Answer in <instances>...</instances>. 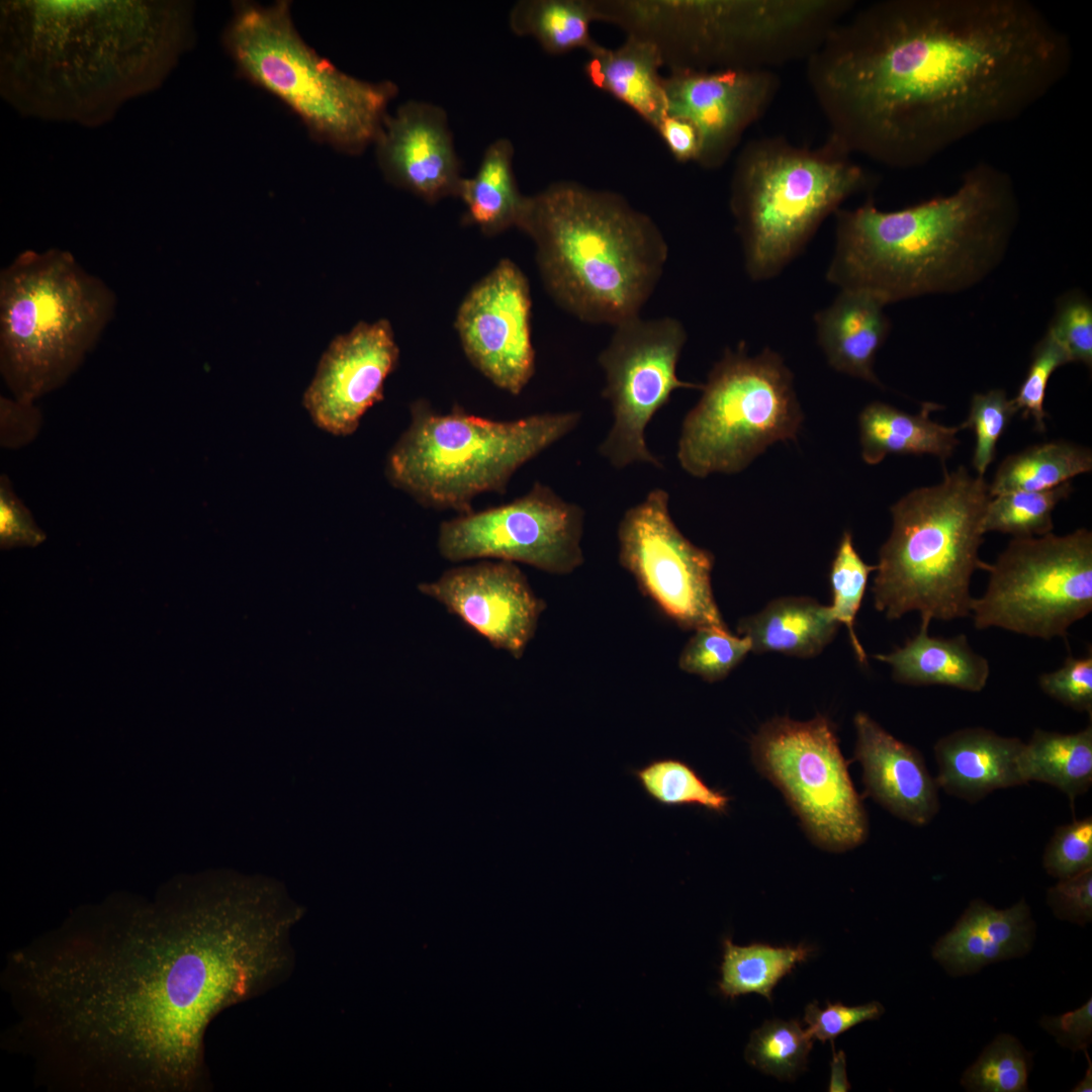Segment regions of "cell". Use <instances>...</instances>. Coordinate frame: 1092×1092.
I'll return each mask as SVG.
<instances>
[{
  "instance_id": "cell-1",
  "label": "cell",
  "mask_w": 1092,
  "mask_h": 1092,
  "mask_svg": "<svg viewBox=\"0 0 1092 1092\" xmlns=\"http://www.w3.org/2000/svg\"><path fill=\"white\" fill-rule=\"evenodd\" d=\"M291 930L241 890L65 923L8 957L2 983L16 1018L4 1039L49 1087L199 1091L207 1026L289 976Z\"/></svg>"
},
{
  "instance_id": "cell-2",
  "label": "cell",
  "mask_w": 1092,
  "mask_h": 1092,
  "mask_svg": "<svg viewBox=\"0 0 1092 1092\" xmlns=\"http://www.w3.org/2000/svg\"><path fill=\"white\" fill-rule=\"evenodd\" d=\"M1072 62L1070 37L1030 1L881 0L830 30L806 77L827 139L911 169L1022 116Z\"/></svg>"
},
{
  "instance_id": "cell-3",
  "label": "cell",
  "mask_w": 1092,
  "mask_h": 1092,
  "mask_svg": "<svg viewBox=\"0 0 1092 1092\" xmlns=\"http://www.w3.org/2000/svg\"><path fill=\"white\" fill-rule=\"evenodd\" d=\"M185 1L12 0L0 9V91L25 115L98 125L161 85L192 43Z\"/></svg>"
},
{
  "instance_id": "cell-4",
  "label": "cell",
  "mask_w": 1092,
  "mask_h": 1092,
  "mask_svg": "<svg viewBox=\"0 0 1092 1092\" xmlns=\"http://www.w3.org/2000/svg\"><path fill=\"white\" fill-rule=\"evenodd\" d=\"M834 215L827 280L887 305L958 293L983 281L1004 259L1020 207L1011 176L982 161L948 195L894 211L879 209L869 197Z\"/></svg>"
},
{
  "instance_id": "cell-5",
  "label": "cell",
  "mask_w": 1092,
  "mask_h": 1092,
  "mask_svg": "<svg viewBox=\"0 0 1092 1092\" xmlns=\"http://www.w3.org/2000/svg\"><path fill=\"white\" fill-rule=\"evenodd\" d=\"M517 228L535 245L550 296L583 322L616 326L639 315L667 259L651 217L619 193L577 182L526 196Z\"/></svg>"
},
{
  "instance_id": "cell-6",
  "label": "cell",
  "mask_w": 1092,
  "mask_h": 1092,
  "mask_svg": "<svg viewBox=\"0 0 1092 1092\" xmlns=\"http://www.w3.org/2000/svg\"><path fill=\"white\" fill-rule=\"evenodd\" d=\"M597 21L648 39L669 71L807 61L852 0H593Z\"/></svg>"
},
{
  "instance_id": "cell-7",
  "label": "cell",
  "mask_w": 1092,
  "mask_h": 1092,
  "mask_svg": "<svg viewBox=\"0 0 1092 1092\" xmlns=\"http://www.w3.org/2000/svg\"><path fill=\"white\" fill-rule=\"evenodd\" d=\"M990 498L984 476L960 466L895 503L872 586L876 609L890 620L916 611L926 624L970 616L972 575L990 568L979 557Z\"/></svg>"
},
{
  "instance_id": "cell-8",
  "label": "cell",
  "mask_w": 1092,
  "mask_h": 1092,
  "mask_svg": "<svg viewBox=\"0 0 1092 1092\" xmlns=\"http://www.w3.org/2000/svg\"><path fill=\"white\" fill-rule=\"evenodd\" d=\"M116 307L114 291L67 250H24L0 272V372L12 397L62 387Z\"/></svg>"
},
{
  "instance_id": "cell-9",
  "label": "cell",
  "mask_w": 1092,
  "mask_h": 1092,
  "mask_svg": "<svg viewBox=\"0 0 1092 1092\" xmlns=\"http://www.w3.org/2000/svg\"><path fill=\"white\" fill-rule=\"evenodd\" d=\"M580 413H545L495 421L455 406L439 414L419 399L389 450L385 475L424 507L472 512L474 497L505 493L514 473L573 431Z\"/></svg>"
},
{
  "instance_id": "cell-10",
  "label": "cell",
  "mask_w": 1092,
  "mask_h": 1092,
  "mask_svg": "<svg viewBox=\"0 0 1092 1092\" xmlns=\"http://www.w3.org/2000/svg\"><path fill=\"white\" fill-rule=\"evenodd\" d=\"M850 157L829 139L816 149L782 136L752 140L742 148L731 180L730 209L752 280L781 273L829 214L875 184Z\"/></svg>"
},
{
  "instance_id": "cell-11",
  "label": "cell",
  "mask_w": 1092,
  "mask_h": 1092,
  "mask_svg": "<svg viewBox=\"0 0 1092 1092\" xmlns=\"http://www.w3.org/2000/svg\"><path fill=\"white\" fill-rule=\"evenodd\" d=\"M223 42L240 71L293 109L320 138L356 154L379 136L394 83L347 75L318 56L293 26L289 2H237Z\"/></svg>"
},
{
  "instance_id": "cell-12",
  "label": "cell",
  "mask_w": 1092,
  "mask_h": 1092,
  "mask_svg": "<svg viewBox=\"0 0 1092 1092\" xmlns=\"http://www.w3.org/2000/svg\"><path fill=\"white\" fill-rule=\"evenodd\" d=\"M701 390L684 418L676 452L694 477L740 472L770 445L795 440L804 420L794 376L769 348L755 356L745 344L727 349Z\"/></svg>"
},
{
  "instance_id": "cell-13",
  "label": "cell",
  "mask_w": 1092,
  "mask_h": 1092,
  "mask_svg": "<svg viewBox=\"0 0 1092 1092\" xmlns=\"http://www.w3.org/2000/svg\"><path fill=\"white\" fill-rule=\"evenodd\" d=\"M988 572L987 588L972 606L977 629L1066 638L1092 611V533L1012 538Z\"/></svg>"
},
{
  "instance_id": "cell-14",
  "label": "cell",
  "mask_w": 1092,
  "mask_h": 1092,
  "mask_svg": "<svg viewBox=\"0 0 1092 1092\" xmlns=\"http://www.w3.org/2000/svg\"><path fill=\"white\" fill-rule=\"evenodd\" d=\"M751 756L819 847L841 852L867 839V813L827 717L766 722L752 738Z\"/></svg>"
},
{
  "instance_id": "cell-15",
  "label": "cell",
  "mask_w": 1092,
  "mask_h": 1092,
  "mask_svg": "<svg viewBox=\"0 0 1092 1092\" xmlns=\"http://www.w3.org/2000/svg\"><path fill=\"white\" fill-rule=\"evenodd\" d=\"M614 327L598 359L606 380L603 396L613 413V424L599 453L617 469L635 463L662 467L645 440L649 422L674 390L703 387L676 375L686 330L669 316L647 320L637 315Z\"/></svg>"
},
{
  "instance_id": "cell-16",
  "label": "cell",
  "mask_w": 1092,
  "mask_h": 1092,
  "mask_svg": "<svg viewBox=\"0 0 1092 1092\" xmlns=\"http://www.w3.org/2000/svg\"><path fill=\"white\" fill-rule=\"evenodd\" d=\"M583 521L579 506L535 482L508 504L444 521L437 546L451 562L492 558L568 574L583 563Z\"/></svg>"
},
{
  "instance_id": "cell-17",
  "label": "cell",
  "mask_w": 1092,
  "mask_h": 1092,
  "mask_svg": "<svg viewBox=\"0 0 1092 1092\" xmlns=\"http://www.w3.org/2000/svg\"><path fill=\"white\" fill-rule=\"evenodd\" d=\"M668 504V492L654 488L624 513L618 527L620 563L679 627L728 629L712 589L714 555L679 531Z\"/></svg>"
},
{
  "instance_id": "cell-18",
  "label": "cell",
  "mask_w": 1092,
  "mask_h": 1092,
  "mask_svg": "<svg viewBox=\"0 0 1092 1092\" xmlns=\"http://www.w3.org/2000/svg\"><path fill=\"white\" fill-rule=\"evenodd\" d=\"M528 280L509 259L461 302L456 330L470 363L498 388L518 395L535 373Z\"/></svg>"
},
{
  "instance_id": "cell-19",
  "label": "cell",
  "mask_w": 1092,
  "mask_h": 1092,
  "mask_svg": "<svg viewBox=\"0 0 1092 1092\" xmlns=\"http://www.w3.org/2000/svg\"><path fill=\"white\" fill-rule=\"evenodd\" d=\"M781 87L774 70H674L664 77L667 114L696 128L704 169L722 167L746 129L763 116Z\"/></svg>"
},
{
  "instance_id": "cell-20",
  "label": "cell",
  "mask_w": 1092,
  "mask_h": 1092,
  "mask_svg": "<svg viewBox=\"0 0 1092 1092\" xmlns=\"http://www.w3.org/2000/svg\"><path fill=\"white\" fill-rule=\"evenodd\" d=\"M398 358L387 320L360 322L334 338L303 394L314 425L334 436L353 434L366 412L382 400L385 380Z\"/></svg>"
},
{
  "instance_id": "cell-21",
  "label": "cell",
  "mask_w": 1092,
  "mask_h": 1092,
  "mask_svg": "<svg viewBox=\"0 0 1092 1092\" xmlns=\"http://www.w3.org/2000/svg\"><path fill=\"white\" fill-rule=\"evenodd\" d=\"M418 590L515 659L523 656L546 609L521 568L504 560L450 568L419 583Z\"/></svg>"
},
{
  "instance_id": "cell-22",
  "label": "cell",
  "mask_w": 1092,
  "mask_h": 1092,
  "mask_svg": "<svg viewBox=\"0 0 1092 1092\" xmlns=\"http://www.w3.org/2000/svg\"><path fill=\"white\" fill-rule=\"evenodd\" d=\"M379 166L392 184L427 202L458 197L463 180L446 111L410 100L386 116L376 142Z\"/></svg>"
},
{
  "instance_id": "cell-23",
  "label": "cell",
  "mask_w": 1092,
  "mask_h": 1092,
  "mask_svg": "<svg viewBox=\"0 0 1092 1092\" xmlns=\"http://www.w3.org/2000/svg\"><path fill=\"white\" fill-rule=\"evenodd\" d=\"M854 757L866 794L901 820L927 825L939 811L938 787L922 753L864 713L854 717Z\"/></svg>"
},
{
  "instance_id": "cell-24",
  "label": "cell",
  "mask_w": 1092,
  "mask_h": 1092,
  "mask_svg": "<svg viewBox=\"0 0 1092 1092\" xmlns=\"http://www.w3.org/2000/svg\"><path fill=\"white\" fill-rule=\"evenodd\" d=\"M1034 938L1035 923L1023 898L1006 909L974 899L935 942L932 957L950 976L972 975L989 964L1024 957Z\"/></svg>"
},
{
  "instance_id": "cell-25",
  "label": "cell",
  "mask_w": 1092,
  "mask_h": 1092,
  "mask_svg": "<svg viewBox=\"0 0 1092 1092\" xmlns=\"http://www.w3.org/2000/svg\"><path fill=\"white\" fill-rule=\"evenodd\" d=\"M1024 743L984 727L940 737L933 746L938 789L975 804L997 790L1026 785L1019 768Z\"/></svg>"
},
{
  "instance_id": "cell-26",
  "label": "cell",
  "mask_w": 1092,
  "mask_h": 1092,
  "mask_svg": "<svg viewBox=\"0 0 1092 1092\" xmlns=\"http://www.w3.org/2000/svg\"><path fill=\"white\" fill-rule=\"evenodd\" d=\"M885 306L868 292L840 289L815 314L817 341L833 369L882 386L874 363L891 329Z\"/></svg>"
},
{
  "instance_id": "cell-27",
  "label": "cell",
  "mask_w": 1092,
  "mask_h": 1092,
  "mask_svg": "<svg viewBox=\"0 0 1092 1092\" xmlns=\"http://www.w3.org/2000/svg\"><path fill=\"white\" fill-rule=\"evenodd\" d=\"M664 61L648 39L628 34L615 49L600 44L588 54L583 71L598 89L627 105L654 129L667 114Z\"/></svg>"
},
{
  "instance_id": "cell-28",
  "label": "cell",
  "mask_w": 1092,
  "mask_h": 1092,
  "mask_svg": "<svg viewBox=\"0 0 1092 1092\" xmlns=\"http://www.w3.org/2000/svg\"><path fill=\"white\" fill-rule=\"evenodd\" d=\"M928 627L921 623L919 632L904 646L874 658L889 664L894 680L900 684L981 692L990 675L989 661L975 652L966 635L932 637Z\"/></svg>"
},
{
  "instance_id": "cell-29",
  "label": "cell",
  "mask_w": 1092,
  "mask_h": 1092,
  "mask_svg": "<svg viewBox=\"0 0 1092 1092\" xmlns=\"http://www.w3.org/2000/svg\"><path fill=\"white\" fill-rule=\"evenodd\" d=\"M938 408L941 405L935 402H924L918 414L911 415L881 401L866 405L858 418L862 460L876 465L889 454H930L944 462L959 445L957 434L963 429L931 420V412Z\"/></svg>"
},
{
  "instance_id": "cell-30",
  "label": "cell",
  "mask_w": 1092,
  "mask_h": 1092,
  "mask_svg": "<svg viewBox=\"0 0 1092 1092\" xmlns=\"http://www.w3.org/2000/svg\"><path fill=\"white\" fill-rule=\"evenodd\" d=\"M839 623L829 606L811 598L788 597L769 602L760 612L740 620L738 633L751 651L782 652L797 657L819 654L834 638Z\"/></svg>"
},
{
  "instance_id": "cell-31",
  "label": "cell",
  "mask_w": 1092,
  "mask_h": 1092,
  "mask_svg": "<svg viewBox=\"0 0 1092 1092\" xmlns=\"http://www.w3.org/2000/svg\"><path fill=\"white\" fill-rule=\"evenodd\" d=\"M515 149L509 139L492 142L479 167L463 178L458 197L466 206V219L488 236L518 226L526 196L517 184L513 168Z\"/></svg>"
},
{
  "instance_id": "cell-32",
  "label": "cell",
  "mask_w": 1092,
  "mask_h": 1092,
  "mask_svg": "<svg viewBox=\"0 0 1092 1092\" xmlns=\"http://www.w3.org/2000/svg\"><path fill=\"white\" fill-rule=\"evenodd\" d=\"M1023 781L1048 784L1071 806L1092 786V725L1075 733L1035 729L1019 757Z\"/></svg>"
},
{
  "instance_id": "cell-33",
  "label": "cell",
  "mask_w": 1092,
  "mask_h": 1092,
  "mask_svg": "<svg viewBox=\"0 0 1092 1092\" xmlns=\"http://www.w3.org/2000/svg\"><path fill=\"white\" fill-rule=\"evenodd\" d=\"M596 21L593 0H520L509 13L516 35L533 37L547 54L556 56L595 51L600 46L590 33Z\"/></svg>"
},
{
  "instance_id": "cell-34",
  "label": "cell",
  "mask_w": 1092,
  "mask_h": 1092,
  "mask_svg": "<svg viewBox=\"0 0 1092 1092\" xmlns=\"http://www.w3.org/2000/svg\"><path fill=\"white\" fill-rule=\"evenodd\" d=\"M1092 470L1089 448L1057 440L1029 446L1007 456L989 484L991 497L1016 491H1040Z\"/></svg>"
},
{
  "instance_id": "cell-35",
  "label": "cell",
  "mask_w": 1092,
  "mask_h": 1092,
  "mask_svg": "<svg viewBox=\"0 0 1092 1092\" xmlns=\"http://www.w3.org/2000/svg\"><path fill=\"white\" fill-rule=\"evenodd\" d=\"M723 959L718 990L725 998L756 993L769 1002L772 990L796 965L807 961L812 949L803 943L774 946L766 943L736 945L731 938L722 941Z\"/></svg>"
},
{
  "instance_id": "cell-36",
  "label": "cell",
  "mask_w": 1092,
  "mask_h": 1092,
  "mask_svg": "<svg viewBox=\"0 0 1092 1092\" xmlns=\"http://www.w3.org/2000/svg\"><path fill=\"white\" fill-rule=\"evenodd\" d=\"M645 794L655 803L667 808L699 807L723 814L730 798L710 787L687 761L664 757L648 761L632 769Z\"/></svg>"
},
{
  "instance_id": "cell-37",
  "label": "cell",
  "mask_w": 1092,
  "mask_h": 1092,
  "mask_svg": "<svg viewBox=\"0 0 1092 1092\" xmlns=\"http://www.w3.org/2000/svg\"><path fill=\"white\" fill-rule=\"evenodd\" d=\"M1073 491L1072 481L1040 491H1016L991 497L983 518V532L997 531L1013 538L1052 533L1056 506Z\"/></svg>"
},
{
  "instance_id": "cell-38",
  "label": "cell",
  "mask_w": 1092,
  "mask_h": 1092,
  "mask_svg": "<svg viewBox=\"0 0 1092 1092\" xmlns=\"http://www.w3.org/2000/svg\"><path fill=\"white\" fill-rule=\"evenodd\" d=\"M814 1037L796 1019L766 1020L753 1030L745 1049L746 1062L780 1080H793L806 1068Z\"/></svg>"
},
{
  "instance_id": "cell-39",
  "label": "cell",
  "mask_w": 1092,
  "mask_h": 1092,
  "mask_svg": "<svg viewBox=\"0 0 1092 1092\" xmlns=\"http://www.w3.org/2000/svg\"><path fill=\"white\" fill-rule=\"evenodd\" d=\"M1032 1055L1013 1035H997L961 1078V1085L973 1092L1028 1091Z\"/></svg>"
},
{
  "instance_id": "cell-40",
  "label": "cell",
  "mask_w": 1092,
  "mask_h": 1092,
  "mask_svg": "<svg viewBox=\"0 0 1092 1092\" xmlns=\"http://www.w3.org/2000/svg\"><path fill=\"white\" fill-rule=\"evenodd\" d=\"M876 565L867 564L856 552L852 535L845 531L838 544L830 568L832 616L847 628L851 646L857 660L867 664V654L854 632L855 616L860 608L869 575Z\"/></svg>"
},
{
  "instance_id": "cell-41",
  "label": "cell",
  "mask_w": 1092,
  "mask_h": 1092,
  "mask_svg": "<svg viewBox=\"0 0 1092 1092\" xmlns=\"http://www.w3.org/2000/svg\"><path fill=\"white\" fill-rule=\"evenodd\" d=\"M751 651L746 636L738 637L728 629L703 627L695 630L678 658L681 670L714 682L725 678Z\"/></svg>"
},
{
  "instance_id": "cell-42",
  "label": "cell",
  "mask_w": 1092,
  "mask_h": 1092,
  "mask_svg": "<svg viewBox=\"0 0 1092 1092\" xmlns=\"http://www.w3.org/2000/svg\"><path fill=\"white\" fill-rule=\"evenodd\" d=\"M1017 413L1012 398H1008L1003 389L973 395L969 416L961 427L975 434L972 464L979 476H984L993 462L996 445Z\"/></svg>"
},
{
  "instance_id": "cell-43",
  "label": "cell",
  "mask_w": 1092,
  "mask_h": 1092,
  "mask_svg": "<svg viewBox=\"0 0 1092 1092\" xmlns=\"http://www.w3.org/2000/svg\"><path fill=\"white\" fill-rule=\"evenodd\" d=\"M1070 363L1059 342L1046 331L1032 351L1031 362L1017 394L1012 398L1024 419L1032 418L1038 432L1046 430L1044 420L1049 417L1043 408L1048 382L1061 366Z\"/></svg>"
},
{
  "instance_id": "cell-44",
  "label": "cell",
  "mask_w": 1092,
  "mask_h": 1092,
  "mask_svg": "<svg viewBox=\"0 0 1092 1092\" xmlns=\"http://www.w3.org/2000/svg\"><path fill=\"white\" fill-rule=\"evenodd\" d=\"M1042 866L1058 880L1092 869V817L1058 826L1045 845Z\"/></svg>"
},
{
  "instance_id": "cell-45",
  "label": "cell",
  "mask_w": 1092,
  "mask_h": 1092,
  "mask_svg": "<svg viewBox=\"0 0 1092 1092\" xmlns=\"http://www.w3.org/2000/svg\"><path fill=\"white\" fill-rule=\"evenodd\" d=\"M1048 332L1059 342L1070 362L1092 365V304L1080 292L1061 297Z\"/></svg>"
},
{
  "instance_id": "cell-46",
  "label": "cell",
  "mask_w": 1092,
  "mask_h": 1092,
  "mask_svg": "<svg viewBox=\"0 0 1092 1092\" xmlns=\"http://www.w3.org/2000/svg\"><path fill=\"white\" fill-rule=\"evenodd\" d=\"M1041 691L1077 712L1092 717V653L1083 657L1068 656L1064 664L1039 675Z\"/></svg>"
},
{
  "instance_id": "cell-47",
  "label": "cell",
  "mask_w": 1092,
  "mask_h": 1092,
  "mask_svg": "<svg viewBox=\"0 0 1092 1092\" xmlns=\"http://www.w3.org/2000/svg\"><path fill=\"white\" fill-rule=\"evenodd\" d=\"M30 511L17 496L6 474L0 476V547H35L46 540Z\"/></svg>"
},
{
  "instance_id": "cell-48",
  "label": "cell",
  "mask_w": 1092,
  "mask_h": 1092,
  "mask_svg": "<svg viewBox=\"0 0 1092 1092\" xmlns=\"http://www.w3.org/2000/svg\"><path fill=\"white\" fill-rule=\"evenodd\" d=\"M884 1012V1006L878 1001L857 1006L827 1002L824 1008H820L815 1001L806 1006L804 1021L813 1037L825 1042L858 1023L879 1019Z\"/></svg>"
},
{
  "instance_id": "cell-49",
  "label": "cell",
  "mask_w": 1092,
  "mask_h": 1092,
  "mask_svg": "<svg viewBox=\"0 0 1092 1092\" xmlns=\"http://www.w3.org/2000/svg\"><path fill=\"white\" fill-rule=\"evenodd\" d=\"M1056 918L1085 926L1092 920V869L1059 880L1046 891Z\"/></svg>"
},
{
  "instance_id": "cell-50",
  "label": "cell",
  "mask_w": 1092,
  "mask_h": 1092,
  "mask_svg": "<svg viewBox=\"0 0 1092 1092\" xmlns=\"http://www.w3.org/2000/svg\"><path fill=\"white\" fill-rule=\"evenodd\" d=\"M42 425V415L35 402L14 397H0V443L16 449L33 441Z\"/></svg>"
},
{
  "instance_id": "cell-51",
  "label": "cell",
  "mask_w": 1092,
  "mask_h": 1092,
  "mask_svg": "<svg viewBox=\"0 0 1092 1092\" xmlns=\"http://www.w3.org/2000/svg\"><path fill=\"white\" fill-rule=\"evenodd\" d=\"M1039 1025L1063 1048L1076 1053L1087 1050L1092 1041V1000L1061 1015H1044Z\"/></svg>"
},
{
  "instance_id": "cell-52",
  "label": "cell",
  "mask_w": 1092,
  "mask_h": 1092,
  "mask_svg": "<svg viewBox=\"0 0 1092 1092\" xmlns=\"http://www.w3.org/2000/svg\"><path fill=\"white\" fill-rule=\"evenodd\" d=\"M655 130L677 162L697 163L700 141L695 126L690 121L666 114Z\"/></svg>"
},
{
  "instance_id": "cell-53",
  "label": "cell",
  "mask_w": 1092,
  "mask_h": 1092,
  "mask_svg": "<svg viewBox=\"0 0 1092 1092\" xmlns=\"http://www.w3.org/2000/svg\"><path fill=\"white\" fill-rule=\"evenodd\" d=\"M829 1091H848L850 1085L846 1079L845 1056L842 1051L833 1053Z\"/></svg>"
},
{
  "instance_id": "cell-54",
  "label": "cell",
  "mask_w": 1092,
  "mask_h": 1092,
  "mask_svg": "<svg viewBox=\"0 0 1092 1092\" xmlns=\"http://www.w3.org/2000/svg\"><path fill=\"white\" fill-rule=\"evenodd\" d=\"M1084 1053H1085L1087 1064H1088L1087 1069L1085 1071V1075H1084L1083 1079L1081 1081H1079L1078 1084L1072 1090L1073 1092H1091L1092 1091V1062L1090 1060V1057H1089V1054H1088L1087 1050H1084Z\"/></svg>"
}]
</instances>
